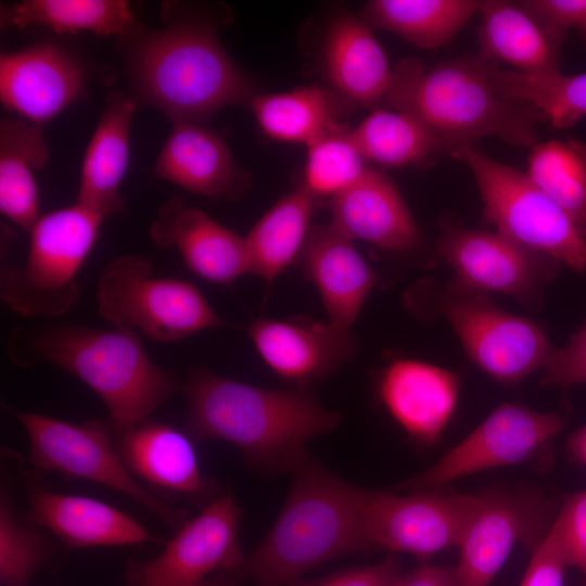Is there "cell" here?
<instances>
[{
    "mask_svg": "<svg viewBox=\"0 0 586 586\" xmlns=\"http://www.w3.org/2000/svg\"><path fill=\"white\" fill-rule=\"evenodd\" d=\"M181 392L194 438L228 442L265 471L292 472L308 456L306 442L341 421L308 386L264 388L196 368Z\"/></svg>",
    "mask_w": 586,
    "mask_h": 586,
    "instance_id": "obj_1",
    "label": "cell"
},
{
    "mask_svg": "<svg viewBox=\"0 0 586 586\" xmlns=\"http://www.w3.org/2000/svg\"><path fill=\"white\" fill-rule=\"evenodd\" d=\"M489 64L494 63L479 54L430 68L417 59H404L393 67L383 104L424 123L448 155L484 137L531 149L538 143V125L547 120L534 105L499 94L487 75Z\"/></svg>",
    "mask_w": 586,
    "mask_h": 586,
    "instance_id": "obj_2",
    "label": "cell"
},
{
    "mask_svg": "<svg viewBox=\"0 0 586 586\" xmlns=\"http://www.w3.org/2000/svg\"><path fill=\"white\" fill-rule=\"evenodd\" d=\"M284 505L263 540L230 571L256 586H289L337 557L367 552L364 488L307 456L293 471Z\"/></svg>",
    "mask_w": 586,
    "mask_h": 586,
    "instance_id": "obj_3",
    "label": "cell"
},
{
    "mask_svg": "<svg viewBox=\"0 0 586 586\" xmlns=\"http://www.w3.org/2000/svg\"><path fill=\"white\" fill-rule=\"evenodd\" d=\"M8 349L17 366L52 364L86 383L103 402L116 433L145 420L177 386L129 328L20 327Z\"/></svg>",
    "mask_w": 586,
    "mask_h": 586,
    "instance_id": "obj_4",
    "label": "cell"
},
{
    "mask_svg": "<svg viewBox=\"0 0 586 586\" xmlns=\"http://www.w3.org/2000/svg\"><path fill=\"white\" fill-rule=\"evenodd\" d=\"M136 33L127 67L137 107L153 106L173 123L203 124L219 109L250 104L256 94L207 25L180 21Z\"/></svg>",
    "mask_w": 586,
    "mask_h": 586,
    "instance_id": "obj_5",
    "label": "cell"
},
{
    "mask_svg": "<svg viewBox=\"0 0 586 586\" xmlns=\"http://www.w3.org/2000/svg\"><path fill=\"white\" fill-rule=\"evenodd\" d=\"M104 217L75 203L47 213L29 231L25 264L2 267L0 296L21 316L59 317L77 302V276Z\"/></svg>",
    "mask_w": 586,
    "mask_h": 586,
    "instance_id": "obj_6",
    "label": "cell"
},
{
    "mask_svg": "<svg viewBox=\"0 0 586 586\" xmlns=\"http://www.w3.org/2000/svg\"><path fill=\"white\" fill-rule=\"evenodd\" d=\"M449 156L472 173L483 200L484 217L498 233L586 272V240L526 171L492 158L473 144L460 145Z\"/></svg>",
    "mask_w": 586,
    "mask_h": 586,
    "instance_id": "obj_7",
    "label": "cell"
},
{
    "mask_svg": "<svg viewBox=\"0 0 586 586\" xmlns=\"http://www.w3.org/2000/svg\"><path fill=\"white\" fill-rule=\"evenodd\" d=\"M98 310L122 328L170 343L195 332L226 326L192 283L156 277L149 259L126 254L106 264L98 279Z\"/></svg>",
    "mask_w": 586,
    "mask_h": 586,
    "instance_id": "obj_8",
    "label": "cell"
},
{
    "mask_svg": "<svg viewBox=\"0 0 586 586\" xmlns=\"http://www.w3.org/2000/svg\"><path fill=\"white\" fill-rule=\"evenodd\" d=\"M13 413L28 436L30 462L37 470L54 471L115 489L175 531L188 520L184 509L160 498L129 472L114 444L116 431L110 421L75 423L36 412Z\"/></svg>",
    "mask_w": 586,
    "mask_h": 586,
    "instance_id": "obj_9",
    "label": "cell"
},
{
    "mask_svg": "<svg viewBox=\"0 0 586 586\" xmlns=\"http://www.w3.org/2000/svg\"><path fill=\"white\" fill-rule=\"evenodd\" d=\"M441 310L470 359L495 380L512 384L544 368L553 349L532 321L497 307L483 292L450 284Z\"/></svg>",
    "mask_w": 586,
    "mask_h": 586,
    "instance_id": "obj_10",
    "label": "cell"
},
{
    "mask_svg": "<svg viewBox=\"0 0 586 586\" xmlns=\"http://www.w3.org/2000/svg\"><path fill=\"white\" fill-rule=\"evenodd\" d=\"M480 495L432 491L362 492V526L367 552L387 550L429 558L458 546Z\"/></svg>",
    "mask_w": 586,
    "mask_h": 586,
    "instance_id": "obj_11",
    "label": "cell"
},
{
    "mask_svg": "<svg viewBox=\"0 0 586 586\" xmlns=\"http://www.w3.org/2000/svg\"><path fill=\"white\" fill-rule=\"evenodd\" d=\"M564 426L565 420L558 413L502 404L433 466L390 491H432L476 472L520 463Z\"/></svg>",
    "mask_w": 586,
    "mask_h": 586,
    "instance_id": "obj_12",
    "label": "cell"
},
{
    "mask_svg": "<svg viewBox=\"0 0 586 586\" xmlns=\"http://www.w3.org/2000/svg\"><path fill=\"white\" fill-rule=\"evenodd\" d=\"M242 511L221 494L188 519L156 558L129 561L126 586H199L214 571L230 572L243 558L238 531Z\"/></svg>",
    "mask_w": 586,
    "mask_h": 586,
    "instance_id": "obj_13",
    "label": "cell"
},
{
    "mask_svg": "<svg viewBox=\"0 0 586 586\" xmlns=\"http://www.w3.org/2000/svg\"><path fill=\"white\" fill-rule=\"evenodd\" d=\"M438 255L454 269L456 282L480 292L537 301L559 262L530 251L500 233L470 229L447 217L441 222Z\"/></svg>",
    "mask_w": 586,
    "mask_h": 586,
    "instance_id": "obj_14",
    "label": "cell"
},
{
    "mask_svg": "<svg viewBox=\"0 0 586 586\" xmlns=\"http://www.w3.org/2000/svg\"><path fill=\"white\" fill-rule=\"evenodd\" d=\"M543 507L535 494L480 495L477 508L458 544L455 586H489L517 542L539 524Z\"/></svg>",
    "mask_w": 586,
    "mask_h": 586,
    "instance_id": "obj_15",
    "label": "cell"
},
{
    "mask_svg": "<svg viewBox=\"0 0 586 586\" xmlns=\"http://www.w3.org/2000/svg\"><path fill=\"white\" fill-rule=\"evenodd\" d=\"M84 72L66 52L38 43L0 56V99L7 110L41 127L77 99Z\"/></svg>",
    "mask_w": 586,
    "mask_h": 586,
    "instance_id": "obj_16",
    "label": "cell"
},
{
    "mask_svg": "<svg viewBox=\"0 0 586 586\" xmlns=\"http://www.w3.org/2000/svg\"><path fill=\"white\" fill-rule=\"evenodd\" d=\"M118 435L117 449L136 479L201 508L221 495L201 472L191 441L174 426L143 420Z\"/></svg>",
    "mask_w": 586,
    "mask_h": 586,
    "instance_id": "obj_17",
    "label": "cell"
},
{
    "mask_svg": "<svg viewBox=\"0 0 586 586\" xmlns=\"http://www.w3.org/2000/svg\"><path fill=\"white\" fill-rule=\"evenodd\" d=\"M250 337L265 364L294 385L308 386L334 372L355 354L349 330L328 322L256 319Z\"/></svg>",
    "mask_w": 586,
    "mask_h": 586,
    "instance_id": "obj_18",
    "label": "cell"
},
{
    "mask_svg": "<svg viewBox=\"0 0 586 586\" xmlns=\"http://www.w3.org/2000/svg\"><path fill=\"white\" fill-rule=\"evenodd\" d=\"M149 233L157 247H176L186 266L209 282L231 284L249 272L244 238L179 195L161 205Z\"/></svg>",
    "mask_w": 586,
    "mask_h": 586,
    "instance_id": "obj_19",
    "label": "cell"
},
{
    "mask_svg": "<svg viewBox=\"0 0 586 586\" xmlns=\"http://www.w3.org/2000/svg\"><path fill=\"white\" fill-rule=\"evenodd\" d=\"M27 521L44 527L66 547H118L158 542L136 519L101 500L53 492L26 480Z\"/></svg>",
    "mask_w": 586,
    "mask_h": 586,
    "instance_id": "obj_20",
    "label": "cell"
},
{
    "mask_svg": "<svg viewBox=\"0 0 586 586\" xmlns=\"http://www.w3.org/2000/svg\"><path fill=\"white\" fill-rule=\"evenodd\" d=\"M152 170L161 179L211 199L237 200L252 180L219 133L193 123H174Z\"/></svg>",
    "mask_w": 586,
    "mask_h": 586,
    "instance_id": "obj_21",
    "label": "cell"
},
{
    "mask_svg": "<svg viewBox=\"0 0 586 586\" xmlns=\"http://www.w3.org/2000/svg\"><path fill=\"white\" fill-rule=\"evenodd\" d=\"M457 374L412 359H396L382 372L379 397L403 430L421 444L434 443L457 404Z\"/></svg>",
    "mask_w": 586,
    "mask_h": 586,
    "instance_id": "obj_22",
    "label": "cell"
},
{
    "mask_svg": "<svg viewBox=\"0 0 586 586\" xmlns=\"http://www.w3.org/2000/svg\"><path fill=\"white\" fill-rule=\"evenodd\" d=\"M331 224L352 240L406 253L420 244V232L398 188L368 168L353 186L329 200Z\"/></svg>",
    "mask_w": 586,
    "mask_h": 586,
    "instance_id": "obj_23",
    "label": "cell"
},
{
    "mask_svg": "<svg viewBox=\"0 0 586 586\" xmlns=\"http://www.w3.org/2000/svg\"><path fill=\"white\" fill-rule=\"evenodd\" d=\"M300 260L316 286L329 321L349 330L374 286L378 275L331 222L310 229Z\"/></svg>",
    "mask_w": 586,
    "mask_h": 586,
    "instance_id": "obj_24",
    "label": "cell"
},
{
    "mask_svg": "<svg viewBox=\"0 0 586 586\" xmlns=\"http://www.w3.org/2000/svg\"><path fill=\"white\" fill-rule=\"evenodd\" d=\"M479 13V55L505 62L526 74H555L566 30L545 24L520 1L483 0Z\"/></svg>",
    "mask_w": 586,
    "mask_h": 586,
    "instance_id": "obj_25",
    "label": "cell"
},
{
    "mask_svg": "<svg viewBox=\"0 0 586 586\" xmlns=\"http://www.w3.org/2000/svg\"><path fill=\"white\" fill-rule=\"evenodd\" d=\"M136 109L129 95L112 92L84 155L76 203L104 218L125 209L119 187L127 171Z\"/></svg>",
    "mask_w": 586,
    "mask_h": 586,
    "instance_id": "obj_26",
    "label": "cell"
},
{
    "mask_svg": "<svg viewBox=\"0 0 586 586\" xmlns=\"http://www.w3.org/2000/svg\"><path fill=\"white\" fill-rule=\"evenodd\" d=\"M323 64L329 81L346 99L370 107L383 103L393 68L362 18L341 15L331 23L323 46Z\"/></svg>",
    "mask_w": 586,
    "mask_h": 586,
    "instance_id": "obj_27",
    "label": "cell"
},
{
    "mask_svg": "<svg viewBox=\"0 0 586 586\" xmlns=\"http://www.w3.org/2000/svg\"><path fill=\"white\" fill-rule=\"evenodd\" d=\"M320 200L302 186L281 196L244 238L249 272L270 284L301 258Z\"/></svg>",
    "mask_w": 586,
    "mask_h": 586,
    "instance_id": "obj_28",
    "label": "cell"
},
{
    "mask_svg": "<svg viewBox=\"0 0 586 586\" xmlns=\"http://www.w3.org/2000/svg\"><path fill=\"white\" fill-rule=\"evenodd\" d=\"M41 127L23 118L0 123V211L26 231L40 218L35 171L48 162Z\"/></svg>",
    "mask_w": 586,
    "mask_h": 586,
    "instance_id": "obj_29",
    "label": "cell"
},
{
    "mask_svg": "<svg viewBox=\"0 0 586 586\" xmlns=\"http://www.w3.org/2000/svg\"><path fill=\"white\" fill-rule=\"evenodd\" d=\"M479 0H372L362 13L371 29L392 31L420 49L451 41L480 11Z\"/></svg>",
    "mask_w": 586,
    "mask_h": 586,
    "instance_id": "obj_30",
    "label": "cell"
},
{
    "mask_svg": "<svg viewBox=\"0 0 586 586\" xmlns=\"http://www.w3.org/2000/svg\"><path fill=\"white\" fill-rule=\"evenodd\" d=\"M250 106L262 130L278 141L308 146L340 127L333 94L316 86L256 93Z\"/></svg>",
    "mask_w": 586,
    "mask_h": 586,
    "instance_id": "obj_31",
    "label": "cell"
},
{
    "mask_svg": "<svg viewBox=\"0 0 586 586\" xmlns=\"http://www.w3.org/2000/svg\"><path fill=\"white\" fill-rule=\"evenodd\" d=\"M47 26L56 33L126 35L135 26L125 0H24L1 7V26Z\"/></svg>",
    "mask_w": 586,
    "mask_h": 586,
    "instance_id": "obj_32",
    "label": "cell"
},
{
    "mask_svg": "<svg viewBox=\"0 0 586 586\" xmlns=\"http://www.w3.org/2000/svg\"><path fill=\"white\" fill-rule=\"evenodd\" d=\"M351 138L366 161L385 167L421 164L445 149L437 136L417 117L398 111L377 109Z\"/></svg>",
    "mask_w": 586,
    "mask_h": 586,
    "instance_id": "obj_33",
    "label": "cell"
},
{
    "mask_svg": "<svg viewBox=\"0 0 586 586\" xmlns=\"http://www.w3.org/2000/svg\"><path fill=\"white\" fill-rule=\"evenodd\" d=\"M526 174L586 240V142L569 138L536 143Z\"/></svg>",
    "mask_w": 586,
    "mask_h": 586,
    "instance_id": "obj_34",
    "label": "cell"
},
{
    "mask_svg": "<svg viewBox=\"0 0 586 586\" xmlns=\"http://www.w3.org/2000/svg\"><path fill=\"white\" fill-rule=\"evenodd\" d=\"M487 75L499 94L534 105L555 128H570L586 116V73L537 75L491 64Z\"/></svg>",
    "mask_w": 586,
    "mask_h": 586,
    "instance_id": "obj_35",
    "label": "cell"
},
{
    "mask_svg": "<svg viewBox=\"0 0 586 586\" xmlns=\"http://www.w3.org/2000/svg\"><path fill=\"white\" fill-rule=\"evenodd\" d=\"M368 168L351 130L340 126L307 146L302 187L318 200H330L358 181Z\"/></svg>",
    "mask_w": 586,
    "mask_h": 586,
    "instance_id": "obj_36",
    "label": "cell"
},
{
    "mask_svg": "<svg viewBox=\"0 0 586 586\" xmlns=\"http://www.w3.org/2000/svg\"><path fill=\"white\" fill-rule=\"evenodd\" d=\"M20 521L7 487L0 499V581L3 586H28L50 557V545L39 530Z\"/></svg>",
    "mask_w": 586,
    "mask_h": 586,
    "instance_id": "obj_37",
    "label": "cell"
},
{
    "mask_svg": "<svg viewBox=\"0 0 586 586\" xmlns=\"http://www.w3.org/2000/svg\"><path fill=\"white\" fill-rule=\"evenodd\" d=\"M552 525L569 566L577 568L586 581V488L564 499Z\"/></svg>",
    "mask_w": 586,
    "mask_h": 586,
    "instance_id": "obj_38",
    "label": "cell"
},
{
    "mask_svg": "<svg viewBox=\"0 0 586 586\" xmlns=\"http://www.w3.org/2000/svg\"><path fill=\"white\" fill-rule=\"evenodd\" d=\"M543 369L540 385L545 387L566 388L586 383V321L565 347L553 352Z\"/></svg>",
    "mask_w": 586,
    "mask_h": 586,
    "instance_id": "obj_39",
    "label": "cell"
},
{
    "mask_svg": "<svg viewBox=\"0 0 586 586\" xmlns=\"http://www.w3.org/2000/svg\"><path fill=\"white\" fill-rule=\"evenodd\" d=\"M569 566L553 525L536 546L520 586H564Z\"/></svg>",
    "mask_w": 586,
    "mask_h": 586,
    "instance_id": "obj_40",
    "label": "cell"
},
{
    "mask_svg": "<svg viewBox=\"0 0 586 586\" xmlns=\"http://www.w3.org/2000/svg\"><path fill=\"white\" fill-rule=\"evenodd\" d=\"M402 574L395 555L383 561L364 566L345 569L317 579H296L289 586H394Z\"/></svg>",
    "mask_w": 586,
    "mask_h": 586,
    "instance_id": "obj_41",
    "label": "cell"
},
{
    "mask_svg": "<svg viewBox=\"0 0 586 586\" xmlns=\"http://www.w3.org/2000/svg\"><path fill=\"white\" fill-rule=\"evenodd\" d=\"M521 4L547 25L573 29L586 49V0H521Z\"/></svg>",
    "mask_w": 586,
    "mask_h": 586,
    "instance_id": "obj_42",
    "label": "cell"
},
{
    "mask_svg": "<svg viewBox=\"0 0 586 586\" xmlns=\"http://www.w3.org/2000/svg\"><path fill=\"white\" fill-rule=\"evenodd\" d=\"M394 586H455L454 568L421 564L409 573H402Z\"/></svg>",
    "mask_w": 586,
    "mask_h": 586,
    "instance_id": "obj_43",
    "label": "cell"
},
{
    "mask_svg": "<svg viewBox=\"0 0 586 586\" xmlns=\"http://www.w3.org/2000/svg\"><path fill=\"white\" fill-rule=\"evenodd\" d=\"M566 449L574 460L586 466V424L570 435Z\"/></svg>",
    "mask_w": 586,
    "mask_h": 586,
    "instance_id": "obj_44",
    "label": "cell"
},
{
    "mask_svg": "<svg viewBox=\"0 0 586 586\" xmlns=\"http://www.w3.org/2000/svg\"><path fill=\"white\" fill-rule=\"evenodd\" d=\"M199 586H233V585L230 582H226V581H222V579H217V581H214V582L204 581Z\"/></svg>",
    "mask_w": 586,
    "mask_h": 586,
    "instance_id": "obj_45",
    "label": "cell"
}]
</instances>
